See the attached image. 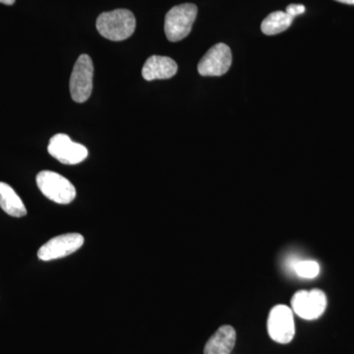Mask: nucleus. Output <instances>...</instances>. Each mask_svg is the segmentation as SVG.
Listing matches in <instances>:
<instances>
[{
    "label": "nucleus",
    "mask_w": 354,
    "mask_h": 354,
    "mask_svg": "<svg viewBox=\"0 0 354 354\" xmlns=\"http://www.w3.org/2000/svg\"><path fill=\"white\" fill-rule=\"evenodd\" d=\"M97 32L104 38L113 41H124L132 36L136 28V19L131 11L127 9H116L102 13L97 17Z\"/></svg>",
    "instance_id": "1"
},
{
    "label": "nucleus",
    "mask_w": 354,
    "mask_h": 354,
    "mask_svg": "<svg viewBox=\"0 0 354 354\" xmlns=\"http://www.w3.org/2000/svg\"><path fill=\"white\" fill-rule=\"evenodd\" d=\"M197 12V6L192 3L172 7L165 19V32L167 39L176 43L185 39L192 30Z\"/></svg>",
    "instance_id": "2"
},
{
    "label": "nucleus",
    "mask_w": 354,
    "mask_h": 354,
    "mask_svg": "<svg viewBox=\"0 0 354 354\" xmlns=\"http://www.w3.org/2000/svg\"><path fill=\"white\" fill-rule=\"evenodd\" d=\"M37 185L44 196L57 204H70L76 197V189L73 184L57 172H39Z\"/></svg>",
    "instance_id": "3"
},
{
    "label": "nucleus",
    "mask_w": 354,
    "mask_h": 354,
    "mask_svg": "<svg viewBox=\"0 0 354 354\" xmlns=\"http://www.w3.org/2000/svg\"><path fill=\"white\" fill-rule=\"evenodd\" d=\"M94 64L88 55L79 57L70 77V94L74 102H87L93 91Z\"/></svg>",
    "instance_id": "4"
},
{
    "label": "nucleus",
    "mask_w": 354,
    "mask_h": 354,
    "mask_svg": "<svg viewBox=\"0 0 354 354\" xmlns=\"http://www.w3.org/2000/svg\"><path fill=\"white\" fill-rule=\"evenodd\" d=\"M267 329L272 341L279 344H290L295 335L293 311L286 305L272 307L267 321Z\"/></svg>",
    "instance_id": "5"
},
{
    "label": "nucleus",
    "mask_w": 354,
    "mask_h": 354,
    "mask_svg": "<svg viewBox=\"0 0 354 354\" xmlns=\"http://www.w3.org/2000/svg\"><path fill=\"white\" fill-rule=\"evenodd\" d=\"M291 309L304 320L320 318L327 308V297L323 290H299L291 298Z\"/></svg>",
    "instance_id": "6"
},
{
    "label": "nucleus",
    "mask_w": 354,
    "mask_h": 354,
    "mask_svg": "<svg viewBox=\"0 0 354 354\" xmlns=\"http://www.w3.org/2000/svg\"><path fill=\"white\" fill-rule=\"evenodd\" d=\"M48 153L64 165H78L88 157V150L81 144L74 143L66 134L55 135L50 140Z\"/></svg>",
    "instance_id": "7"
},
{
    "label": "nucleus",
    "mask_w": 354,
    "mask_h": 354,
    "mask_svg": "<svg viewBox=\"0 0 354 354\" xmlns=\"http://www.w3.org/2000/svg\"><path fill=\"white\" fill-rule=\"evenodd\" d=\"M84 237L80 234H66L53 237L44 243L38 251L41 261H53L67 257L75 253L84 244Z\"/></svg>",
    "instance_id": "8"
},
{
    "label": "nucleus",
    "mask_w": 354,
    "mask_h": 354,
    "mask_svg": "<svg viewBox=\"0 0 354 354\" xmlns=\"http://www.w3.org/2000/svg\"><path fill=\"white\" fill-rule=\"evenodd\" d=\"M232 50L227 44H216L212 46L198 64L200 75L223 76L232 66Z\"/></svg>",
    "instance_id": "9"
},
{
    "label": "nucleus",
    "mask_w": 354,
    "mask_h": 354,
    "mask_svg": "<svg viewBox=\"0 0 354 354\" xmlns=\"http://www.w3.org/2000/svg\"><path fill=\"white\" fill-rule=\"evenodd\" d=\"M177 68L176 62L172 58L152 55L144 64L142 76L147 81L165 80L176 75Z\"/></svg>",
    "instance_id": "10"
},
{
    "label": "nucleus",
    "mask_w": 354,
    "mask_h": 354,
    "mask_svg": "<svg viewBox=\"0 0 354 354\" xmlns=\"http://www.w3.org/2000/svg\"><path fill=\"white\" fill-rule=\"evenodd\" d=\"M236 342V332L230 325L221 326L209 337L204 348V354H230Z\"/></svg>",
    "instance_id": "11"
},
{
    "label": "nucleus",
    "mask_w": 354,
    "mask_h": 354,
    "mask_svg": "<svg viewBox=\"0 0 354 354\" xmlns=\"http://www.w3.org/2000/svg\"><path fill=\"white\" fill-rule=\"evenodd\" d=\"M0 208L3 209L7 215L14 218H22L27 215L24 203L18 196L15 190L6 183H0Z\"/></svg>",
    "instance_id": "12"
},
{
    "label": "nucleus",
    "mask_w": 354,
    "mask_h": 354,
    "mask_svg": "<svg viewBox=\"0 0 354 354\" xmlns=\"http://www.w3.org/2000/svg\"><path fill=\"white\" fill-rule=\"evenodd\" d=\"M295 18L283 11H276L268 15L261 25V29L267 36L281 34L286 31L292 24Z\"/></svg>",
    "instance_id": "13"
},
{
    "label": "nucleus",
    "mask_w": 354,
    "mask_h": 354,
    "mask_svg": "<svg viewBox=\"0 0 354 354\" xmlns=\"http://www.w3.org/2000/svg\"><path fill=\"white\" fill-rule=\"evenodd\" d=\"M295 271L302 278L313 279L318 276L320 267L315 261H302L295 266Z\"/></svg>",
    "instance_id": "14"
},
{
    "label": "nucleus",
    "mask_w": 354,
    "mask_h": 354,
    "mask_svg": "<svg viewBox=\"0 0 354 354\" xmlns=\"http://www.w3.org/2000/svg\"><path fill=\"white\" fill-rule=\"evenodd\" d=\"M286 12L291 17L295 18L305 12V6L302 4H290V6L286 7Z\"/></svg>",
    "instance_id": "15"
},
{
    "label": "nucleus",
    "mask_w": 354,
    "mask_h": 354,
    "mask_svg": "<svg viewBox=\"0 0 354 354\" xmlns=\"http://www.w3.org/2000/svg\"><path fill=\"white\" fill-rule=\"evenodd\" d=\"M0 3L6 4V6H13L15 0H0Z\"/></svg>",
    "instance_id": "16"
},
{
    "label": "nucleus",
    "mask_w": 354,
    "mask_h": 354,
    "mask_svg": "<svg viewBox=\"0 0 354 354\" xmlns=\"http://www.w3.org/2000/svg\"><path fill=\"white\" fill-rule=\"evenodd\" d=\"M335 1L341 2V3L349 4V6H354V0H335Z\"/></svg>",
    "instance_id": "17"
}]
</instances>
